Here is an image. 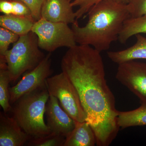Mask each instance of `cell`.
I'll use <instances>...</instances> for the list:
<instances>
[{
  "label": "cell",
  "instance_id": "5b68a950",
  "mask_svg": "<svg viewBox=\"0 0 146 146\" xmlns=\"http://www.w3.org/2000/svg\"><path fill=\"white\" fill-rule=\"evenodd\" d=\"M50 95L58 100L60 106L76 122L86 121V115L78 92L64 73L50 77L46 80Z\"/></svg>",
  "mask_w": 146,
  "mask_h": 146
},
{
  "label": "cell",
  "instance_id": "d6986e66",
  "mask_svg": "<svg viewBox=\"0 0 146 146\" xmlns=\"http://www.w3.org/2000/svg\"><path fill=\"white\" fill-rule=\"evenodd\" d=\"M20 36L9 30L0 27V57H4L9 45L17 42Z\"/></svg>",
  "mask_w": 146,
  "mask_h": 146
},
{
  "label": "cell",
  "instance_id": "7a4b0ae2",
  "mask_svg": "<svg viewBox=\"0 0 146 146\" xmlns=\"http://www.w3.org/2000/svg\"><path fill=\"white\" fill-rule=\"evenodd\" d=\"M88 21L83 27L76 20L72 24L76 42L88 45L100 52L108 50L118 40L125 21L130 17L127 5L115 0H104L88 12Z\"/></svg>",
  "mask_w": 146,
  "mask_h": 146
},
{
  "label": "cell",
  "instance_id": "30bf717a",
  "mask_svg": "<svg viewBox=\"0 0 146 146\" xmlns=\"http://www.w3.org/2000/svg\"><path fill=\"white\" fill-rule=\"evenodd\" d=\"M31 138L12 116L0 112V146H26Z\"/></svg>",
  "mask_w": 146,
  "mask_h": 146
},
{
  "label": "cell",
  "instance_id": "e0dca14e",
  "mask_svg": "<svg viewBox=\"0 0 146 146\" xmlns=\"http://www.w3.org/2000/svg\"><path fill=\"white\" fill-rule=\"evenodd\" d=\"M10 77L6 63H0V104L5 113L11 112L12 105L10 102Z\"/></svg>",
  "mask_w": 146,
  "mask_h": 146
},
{
  "label": "cell",
  "instance_id": "ac0fdd59",
  "mask_svg": "<svg viewBox=\"0 0 146 146\" xmlns=\"http://www.w3.org/2000/svg\"><path fill=\"white\" fill-rule=\"evenodd\" d=\"M65 140L63 136L51 132L42 137L31 138L26 146H63Z\"/></svg>",
  "mask_w": 146,
  "mask_h": 146
},
{
  "label": "cell",
  "instance_id": "9c48e42d",
  "mask_svg": "<svg viewBox=\"0 0 146 146\" xmlns=\"http://www.w3.org/2000/svg\"><path fill=\"white\" fill-rule=\"evenodd\" d=\"M45 114L50 132L66 138L75 127V121L62 108L58 100L52 95L47 102Z\"/></svg>",
  "mask_w": 146,
  "mask_h": 146
},
{
  "label": "cell",
  "instance_id": "3957f363",
  "mask_svg": "<svg viewBox=\"0 0 146 146\" xmlns=\"http://www.w3.org/2000/svg\"><path fill=\"white\" fill-rule=\"evenodd\" d=\"M50 97L46 83L25 94L12 105L11 112L23 130L32 138L49 134L44 120L46 105Z\"/></svg>",
  "mask_w": 146,
  "mask_h": 146
},
{
  "label": "cell",
  "instance_id": "603a6c76",
  "mask_svg": "<svg viewBox=\"0 0 146 146\" xmlns=\"http://www.w3.org/2000/svg\"><path fill=\"white\" fill-rule=\"evenodd\" d=\"M11 1L13 4L12 14L22 17L32 18L31 11L25 3L19 0H11Z\"/></svg>",
  "mask_w": 146,
  "mask_h": 146
},
{
  "label": "cell",
  "instance_id": "9a60e30c",
  "mask_svg": "<svg viewBox=\"0 0 146 146\" xmlns=\"http://www.w3.org/2000/svg\"><path fill=\"white\" fill-rule=\"evenodd\" d=\"M117 124L123 129L146 125V104H141L140 107L130 111H118Z\"/></svg>",
  "mask_w": 146,
  "mask_h": 146
},
{
  "label": "cell",
  "instance_id": "d4e9b609",
  "mask_svg": "<svg viewBox=\"0 0 146 146\" xmlns=\"http://www.w3.org/2000/svg\"><path fill=\"white\" fill-rule=\"evenodd\" d=\"M131 1V0H119V1L120 2L125 4H127L129 3Z\"/></svg>",
  "mask_w": 146,
  "mask_h": 146
},
{
  "label": "cell",
  "instance_id": "2e32d148",
  "mask_svg": "<svg viewBox=\"0 0 146 146\" xmlns=\"http://www.w3.org/2000/svg\"><path fill=\"white\" fill-rule=\"evenodd\" d=\"M142 33L146 34V16L130 17L125 21L118 40L121 44H125L131 36Z\"/></svg>",
  "mask_w": 146,
  "mask_h": 146
},
{
  "label": "cell",
  "instance_id": "8fae6325",
  "mask_svg": "<svg viewBox=\"0 0 146 146\" xmlns=\"http://www.w3.org/2000/svg\"><path fill=\"white\" fill-rule=\"evenodd\" d=\"M73 7L69 0H45L42 18L54 23L72 24L77 20Z\"/></svg>",
  "mask_w": 146,
  "mask_h": 146
},
{
  "label": "cell",
  "instance_id": "ba28073f",
  "mask_svg": "<svg viewBox=\"0 0 146 146\" xmlns=\"http://www.w3.org/2000/svg\"><path fill=\"white\" fill-rule=\"evenodd\" d=\"M116 78L146 104V63L135 60L118 64Z\"/></svg>",
  "mask_w": 146,
  "mask_h": 146
},
{
  "label": "cell",
  "instance_id": "ffe728a7",
  "mask_svg": "<svg viewBox=\"0 0 146 146\" xmlns=\"http://www.w3.org/2000/svg\"><path fill=\"white\" fill-rule=\"evenodd\" d=\"M73 7H78V9L75 11L76 20L80 19L94 5L104 0H69ZM119 1V0H115Z\"/></svg>",
  "mask_w": 146,
  "mask_h": 146
},
{
  "label": "cell",
  "instance_id": "8992f818",
  "mask_svg": "<svg viewBox=\"0 0 146 146\" xmlns=\"http://www.w3.org/2000/svg\"><path fill=\"white\" fill-rule=\"evenodd\" d=\"M31 31L37 36L40 48L49 53L61 47L70 48L77 45L72 30L64 23L41 18L35 22Z\"/></svg>",
  "mask_w": 146,
  "mask_h": 146
},
{
  "label": "cell",
  "instance_id": "52a82bcc",
  "mask_svg": "<svg viewBox=\"0 0 146 146\" xmlns=\"http://www.w3.org/2000/svg\"><path fill=\"white\" fill-rule=\"evenodd\" d=\"M51 54L45 56L39 65L24 75L16 85L9 88L11 105L25 94L35 91L46 84L47 79L52 74Z\"/></svg>",
  "mask_w": 146,
  "mask_h": 146
},
{
  "label": "cell",
  "instance_id": "277c9868",
  "mask_svg": "<svg viewBox=\"0 0 146 146\" xmlns=\"http://www.w3.org/2000/svg\"><path fill=\"white\" fill-rule=\"evenodd\" d=\"M45 56L40 50L35 33L31 31L20 36L12 48L4 55L11 82H16L22 75L35 68Z\"/></svg>",
  "mask_w": 146,
  "mask_h": 146
},
{
  "label": "cell",
  "instance_id": "cb8c5ba5",
  "mask_svg": "<svg viewBox=\"0 0 146 146\" xmlns=\"http://www.w3.org/2000/svg\"><path fill=\"white\" fill-rule=\"evenodd\" d=\"M0 11L4 15L13 13V4L11 0H0Z\"/></svg>",
  "mask_w": 146,
  "mask_h": 146
},
{
  "label": "cell",
  "instance_id": "7c38bea8",
  "mask_svg": "<svg viewBox=\"0 0 146 146\" xmlns=\"http://www.w3.org/2000/svg\"><path fill=\"white\" fill-rule=\"evenodd\" d=\"M135 36L136 41L133 46L121 50L108 52L110 59L118 65L129 60L146 59V37L141 34Z\"/></svg>",
  "mask_w": 146,
  "mask_h": 146
},
{
  "label": "cell",
  "instance_id": "7402d4cb",
  "mask_svg": "<svg viewBox=\"0 0 146 146\" xmlns=\"http://www.w3.org/2000/svg\"><path fill=\"white\" fill-rule=\"evenodd\" d=\"M25 3L31 11V16L35 21L42 18L41 11L45 0H19Z\"/></svg>",
  "mask_w": 146,
  "mask_h": 146
},
{
  "label": "cell",
  "instance_id": "4fadbf2b",
  "mask_svg": "<svg viewBox=\"0 0 146 146\" xmlns=\"http://www.w3.org/2000/svg\"><path fill=\"white\" fill-rule=\"evenodd\" d=\"M96 144L94 131L86 121L76 123L74 128L65 138L63 146H94Z\"/></svg>",
  "mask_w": 146,
  "mask_h": 146
},
{
  "label": "cell",
  "instance_id": "6da1fadb",
  "mask_svg": "<svg viewBox=\"0 0 146 146\" xmlns=\"http://www.w3.org/2000/svg\"><path fill=\"white\" fill-rule=\"evenodd\" d=\"M101 52L88 45H76L66 52L61 62L62 72L78 92L93 129L96 145L109 146L120 128L113 93L108 85Z\"/></svg>",
  "mask_w": 146,
  "mask_h": 146
},
{
  "label": "cell",
  "instance_id": "5bb4252c",
  "mask_svg": "<svg viewBox=\"0 0 146 146\" xmlns=\"http://www.w3.org/2000/svg\"><path fill=\"white\" fill-rule=\"evenodd\" d=\"M35 21L31 17H22L10 14L0 16V26L20 36L31 31Z\"/></svg>",
  "mask_w": 146,
  "mask_h": 146
},
{
  "label": "cell",
  "instance_id": "44dd1931",
  "mask_svg": "<svg viewBox=\"0 0 146 146\" xmlns=\"http://www.w3.org/2000/svg\"><path fill=\"white\" fill-rule=\"evenodd\" d=\"M127 5L131 17L146 16V0H131Z\"/></svg>",
  "mask_w": 146,
  "mask_h": 146
}]
</instances>
